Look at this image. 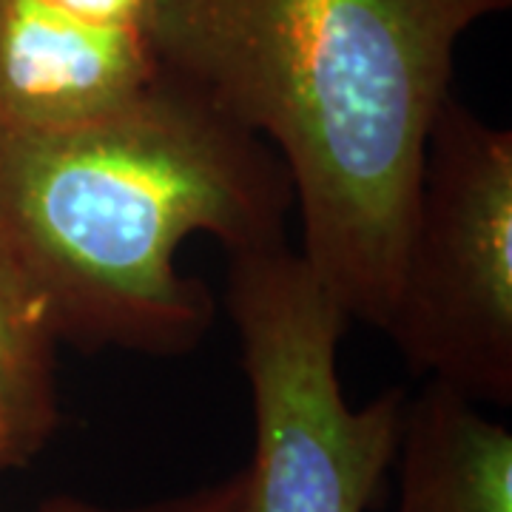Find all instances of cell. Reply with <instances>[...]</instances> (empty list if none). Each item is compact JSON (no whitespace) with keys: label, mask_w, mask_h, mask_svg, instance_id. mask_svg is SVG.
Segmentation results:
<instances>
[{"label":"cell","mask_w":512,"mask_h":512,"mask_svg":"<svg viewBox=\"0 0 512 512\" xmlns=\"http://www.w3.org/2000/svg\"><path fill=\"white\" fill-rule=\"evenodd\" d=\"M512 0H151L160 72L274 148L302 251L384 330L461 37Z\"/></svg>","instance_id":"cell-1"},{"label":"cell","mask_w":512,"mask_h":512,"mask_svg":"<svg viewBox=\"0 0 512 512\" xmlns=\"http://www.w3.org/2000/svg\"><path fill=\"white\" fill-rule=\"evenodd\" d=\"M291 214L274 148L163 72L94 120L0 117V245L77 350L191 353L217 305L177 251L197 234L225 254L279 245Z\"/></svg>","instance_id":"cell-2"},{"label":"cell","mask_w":512,"mask_h":512,"mask_svg":"<svg viewBox=\"0 0 512 512\" xmlns=\"http://www.w3.org/2000/svg\"><path fill=\"white\" fill-rule=\"evenodd\" d=\"M225 259L254 410L245 512H367L396 461L407 396L390 387L350 407L339 382L350 316L288 242Z\"/></svg>","instance_id":"cell-3"},{"label":"cell","mask_w":512,"mask_h":512,"mask_svg":"<svg viewBox=\"0 0 512 512\" xmlns=\"http://www.w3.org/2000/svg\"><path fill=\"white\" fill-rule=\"evenodd\" d=\"M382 333L424 379L512 404V131L456 94L424 146Z\"/></svg>","instance_id":"cell-4"},{"label":"cell","mask_w":512,"mask_h":512,"mask_svg":"<svg viewBox=\"0 0 512 512\" xmlns=\"http://www.w3.org/2000/svg\"><path fill=\"white\" fill-rule=\"evenodd\" d=\"M151 0H0V117L69 126L157 80Z\"/></svg>","instance_id":"cell-5"},{"label":"cell","mask_w":512,"mask_h":512,"mask_svg":"<svg viewBox=\"0 0 512 512\" xmlns=\"http://www.w3.org/2000/svg\"><path fill=\"white\" fill-rule=\"evenodd\" d=\"M396 512H512V433L456 387L404 399Z\"/></svg>","instance_id":"cell-6"},{"label":"cell","mask_w":512,"mask_h":512,"mask_svg":"<svg viewBox=\"0 0 512 512\" xmlns=\"http://www.w3.org/2000/svg\"><path fill=\"white\" fill-rule=\"evenodd\" d=\"M60 348L46 296L0 245V473L29 467L55 439Z\"/></svg>","instance_id":"cell-7"},{"label":"cell","mask_w":512,"mask_h":512,"mask_svg":"<svg viewBox=\"0 0 512 512\" xmlns=\"http://www.w3.org/2000/svg\"><path fill=\"white\" fill-rule=\"evenodd\" d=\"M157 512H245V470L160 501Z\"/></svg>","instance_id":"cell-8"},{"label":"cell","mask_w":512,"mask_h":512,"mask_svg":"<svg viewBox=\"0 0 512 512\" xmlns=\"http://www.w3.org/2000/svg\"><path fill=\"white\" fill-rule=\"evenodd\" d=\"M160 501L154 504H143V507H131V510H111V507H97V504H86L77 498H55L49 504H43L37 512H157Z\"/></svg>","instance_id":"cell-9"}]
</instances>
